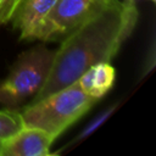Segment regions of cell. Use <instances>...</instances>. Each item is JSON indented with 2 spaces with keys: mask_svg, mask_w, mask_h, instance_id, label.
Instances as JSON below:
<instances>
[{
  "mask_svg": "<svg viewBox=\"0 0 156 156\" xmlns=\"http://www.w3.org/2000/svg\"><path fill=\"white\" fill-rule=\"evenodd\" d=\"M55 51L44 45L22 52L7 78L0 84V104L16 107L34 96L45 83Z\"/></svg>",
  "mask_w": 156,
  "mask_h": 156,
  "instance_id": "cell-3",
  "label": "cell"
},
{
  "mask_svg": "<svg viewBox=\"0 0 156 156\" xmlns=\"http://www.w3.org/2000/svg\"><path fill=\"white\" fill-rule=\"evenodd\" d=\"M22 0H4L2 5L0 6V24L11 21L13 13L16 12Z\"/></svg>",
  "mask_w": 156,
  "mask_h": 156,
  "instance_id": "cell-10",
  "label": "cell"
},
{
  "mask_svg": "<svg viewBox=\"0 0 156 156\" xmlns=\"http://www.w3.org/2000/svg\"><path fill=\"white\" fill-rule=\"evenodd\" d=\"M115 78L113 66L110 62H100L85 69L76 82L88 96L99 100L112 88Z\"/></svg>",
  "mask_w": 156,
  "mask_h": 156,
  "instance_id": "cell-7",
  "label": "cell"
},
{
  "mask_svg": "<svg viewBox=\"0 0 156 156\" xmlns=\"http://www.w3.org/2000/svg\"><path fill=\"white\" fill-rule=\"evenodd\" d=\"M136 20L135 4L106 0L98 11L66 35L55 51L45 83L32 102L74 83L90 66L110 62L132 34Z\"/></svg>",
  "mask_w": 156,
  "mask_h": 156,
  "instance_id": "cell-1",
  "label": "cell"
},
{
  "mask_svg": "<svg viewBox=\"0 0 156 156\" xmlns=\"http://www.w3.org/2000/svg\"><path fill=\"white\" fill-rule=\"evenodd\" d=\"M56 0H22L12 16L13 26L20 30L21 39L34 38V33Z\"/></svg>",
  "mask_w": 156,
  "mask_h": 156,
  "instance_id": "cell-6",
  "label": "cell"
},
{
  "mask_svg": "<svg viewBox=\"0 0 156 156\" xmlns=\"http://www.w3.org/2000/svg\"><path fill=\"white\" fill-rule=\"evenodd\" d=\"M105 1L106 0H56L37 28L33 39L50 41L66 37L98 11Z\"/></svg>",
  "mask_w": 156,
  "mask_h": 156,
  "instance_id": "cell-4",
  "label": "cell"
},
{
  "mask_svg": "<svg viewBox=\"0 0 156 156\" xmlns=\"http://www.w3.org/2000/svg\"><path fill=\"white\" fill-rule=\"evenodd\" d=\"M124 1H127V2H133V4H135V0H124Z\"/></svg>",
  "mask_w": 156,
  "mask_h": 156,
  "instance_id": "cell-11",
  "label": "cell"
},
{
  "mask_svg": "<svg viewBox=\"0 0 156 156\" xmlns=\"http://www.w3.org/2000/svg\"><path fill=\"white\" fill-rule=\"evenodd\" d=\"M23 127L21 112L5 108L0 110V140L10 136Z\"/></svg>",
  "mask_w": 156,
  "mask_h": 156,
  "instance_id": "cell-8",
  "label": "cell"
},
{
  "mask_svg": "<svg viewBox=\"0 0 156 156\" xmlns=\"http://www.w3.org/2000/svg\"><path fill=\"white\" fill-rule=\"evenodd\" d=\"M98 100L88 96L77 82L40 100L30 102L22 112L23 126L40 128L55 139L76 123Z\"/></svg>",
  "mask_w": 156,
  "mask_h": 156,
  "instance_id": "cell-2",
  "label": "cell"
},
{
  "mask_svg": "<svg viewBox=\"0 0 156 156\" xmlns=\"http://www.w3.org/2000/svg\"><path fill=\"white\" fill-rule=\"evenodd\" d=\"M116 107H117V106H112V107H110L108 110H106L105 112L100 113V115H99L94 121H91V122L87 126V128H84V129H83V132H82V133H80V134L74 139V141H73V143H78V141L83 140L84 138H87L88 135H90V134H91V133H93V132H94V130H95L100 124H102V123L108 118V116H110V115L116 110Z\"/></svg>",
  "mask_w": 156,
  "mask_h": 156,
  "instance_id": "cell-9",
  "label": "cell"
},
{
  "mask_svg": "<svg viewBox=\"0 0 156 156\" xmlns=\"http://www.w3.org/2000/svg\"><path fill=\"white\" fill-rule=\"evenodd\" d=\"M55 138L48 132L23 126L0 140V156H48Z\"/></svg>",
  "mask_w": 156,
  "mask_h": 156,
  "instance_id": "cell-5",
  "label": "cell"
}]
</instances>
